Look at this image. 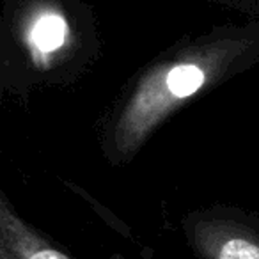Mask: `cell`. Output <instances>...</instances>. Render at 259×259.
I'll return each instance as SVG.
<instances>
[{"label": "cell", "mask_w": 259, "mask_h": 259, "mask_svg": "<svg viewBox=\"0 0 259 259\" xmlns=\"http://www.w3.org/2000/svg\"><path fill=\"white\" fill-rule=\"evenodd\" d=\"M259 61V23L227 25L156 59L132 82L105 122L101 149L114 165L139 155L187 103Z\"/></svg>", "instance_id": "obj_1"}, {"label": "cell", "mask_w": 259, "mask_h": 259, "mask_svg": "<svg viewBox=\"0 0 259 259\" xmlns=\"http://www.w3.org/2000/svg\"><path fill=\"white\" fill-rule=\"evenodd\" d=\"M96 54V34L76 0H2L0 76L29 69L30 82H59Z\"/></svg>", "instance_id": "obj_2"}, {"label": "cell", "mask_w": 259, "mask_h": 259, "mask_svg": "<svg viewBox=\"0 0 259 259\" xmlns=\"http://www.w3.org/2000/svg\"><path fill=\"white\" fill-rule=\"evenodd\" d=\"M0 259H73L43 231L27 222L0 185Z\"/></svg>", "instance_id": "obj_3"}, {"label": "cell", "mask_w": 259, "mask_h": 259, "mask_svg": "<svg viewBox=\"0 0 259 259\" xmlns=\"http://www.w3.org/2000/svg\"><path fill=\"white\" fill-rule=\"evenodd\" d=\"M231 4H234L236 8H243L248 11H254L259 15V0H227Z\"/></svg>", "instance_id": "obj_4"}, {"label": "cell", "mask_w": 259, "mask_h": 259, "mask_svg": "<svg viewBox=\"0 0 259 259\" xmlns=\"http://www.w3.org/2000/svg\"><path fill=\"white\" fill-rule=\"evenodd\" d=\"M0 98H2V76H0ZM0 153H2V148H0Z\"/></svg>", "instance_id": "obj_5"}]
</instances>
